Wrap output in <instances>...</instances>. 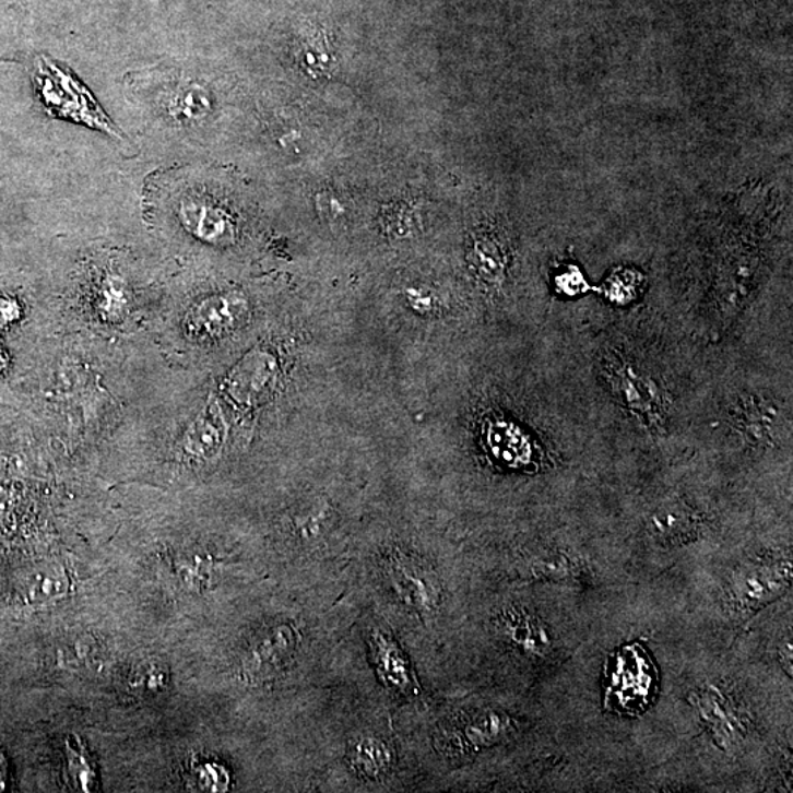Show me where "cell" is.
I'll return each instance as SVG.
<instances>
[{"label": "cell", "mask_w": 793, "mask_h": 793, "mask_svg": "<svg viewBox=\"0 0 793 793\" xmlns=\"http://www.w3.org/2000/svg\"><path fill=\"white\" fill-rule=\"evenodd\" d=\"M34 72L38 95L43 104L54 115L83 122L85 126L97 128L117 134L114 123L106 117L104 109L97 105L91 92L75 79L71 72L62 70L57 63L46 58H38Z\"/></svg>", "instance_id": "obj_1"}, {"label": "cell", "mask_w": 793, "mask_h": 793, "mask_svg": "<svg viewBox=\"0 0 793 793\" xmlns=\"http://www.w3.org/2000/svg\"><path fill=\"white\" fill-rule=\"evenodd\" d=\"M300 646L301 634L293 622L279 620L262 626L242 648V677L251 684L275 679L292 666Z\"/></svg>", "instance_id": "obj_2"}, {"label": "cell", "mask_w": 793, "mask_h": 793, "mask_svg": "<svg viewBox=\"0 0 793 793\" xmlns=\"http://www.w3.org/2000/svg\"><path fill=\"white\" fill-rule=\"evenodd\" d=\"M383 575L397 600L419 613H433L441 601V582L433 565L419 557L394 552L383 561Z\"/></svg>", "instance_id": "obj_3"}, {"label": "cell", "mask_w": 793, "mask_h": 793, "mask_svg": "<svg viewBox=\"0 0 793 793\" xmlns=\"http://www.w3.org/2000/svg\"><path fill=\"white\" fill-rule=\"evenodd\" d=\"M247 312L249 306L241 294H215L190 307L182 321V330L194 340L217 339L236 330L245 321Z\"/></svg>", "instance_id": "obj_4"}, {"label": "cell", "mask_w": 793, "mask_h": 793, "mask_svg": "<svg viewBox=\"0 0 793 793\" xmlns=\"http://www.w3.org/2000/svg\"><path fill=\"white\" fill-rule=\"evenodd\" d=\"M608 381L614 392L622 397L625 406L637 413L648 424H660L663 416V400L650 379L626 362H608Z\"/></svg>", "instance_id": "obj_5"}, {"label": "cell", "mask_w": 793, "mask_h": 793, "mask_svg": "<svg viewBox=\"0 0 793 793\" xmlns=\"http://www.w3.org/2000/svg\"><path fill=\"white\" fill-rule=\"evenodd\" d=\"M177 215L187 233L209 245H229L236 238L232 217L209 200L182 199Z\"/></svg>", "instance_id": "obj_6"}, {"label": "cell", "mask_w": 793, "mask_h": 793, "mask_svg": "<svg viewBox=\"0 0 793 793\" xmlns=\"http://www.w3.org/2000/svg\"><path fill=\"white\" fill-rule=\"evenodd\" d=\"M225 441V425L220 406L215 400H209L202 411L187 425L181 437L182 454L191 460L206 462L215 459L223 450Z\"/></svg>", "instance_id": "obj_7"}, {"label": "cell", "mask_w": 793, "mask_h": 793, "mask_svg": "<svg viewBox=\"0 0 793 793\" xmlns=\"http://www.w3.org/2000/svg\"><path fill=\"white\" fill-rule=\"evenodd\" d=\"M71 590L70 573L61 563L33 567L25 571L15 587L16 596L29 605L52 604L70 595Z\"/></svg>", "instance_id": "obj_8"}, {"label": "cell", "mask_w": 793, "mask_h": 793, "mask_svg": "<svg viewBox=\"0 0 793 793\" xmlns=\"http://www.w3.org/2000/svg\"><path fill=\"white\" fill-rule=\"evenodd\" d=\"M370 650H372L375 667L382 677L383 684L404 695L419 693L411 661L390 635L382 630H375L370 637Z\"/></svg>", "instance_id": "obj_9"}, {"label": "cell", "mask_w": 793, "mask_h": 793, "mask_svg": "<svg viewBox=\"0 0 793 793\" xmlns=\"http://www.w3.org/2000/svg\"><path fill=\"white\" fill-rule=\"evenodd\" d=\"M272 360L263 353H251L234 370L227 390L238 402L249 403L268 390L272 377Z\"/></svg>", "instance_id": "obj_10"}, {"label": "cell", "mask_w": 793, "mask_h": 793, "mask_svg": "<svg viewBox=\"0 0 793 793\" xmlns=\"http://www.w3.org/2000/svg\"><path fill=\"white\" fill-rule=\"evenodd\" d=\"M347 761L360 778L374 780L391 770L394 754L382 737L365 735L348 745Z\"/></svg>", "instance_id": "obj_11"}, {"label": "cell", "mask_w": 793, "mask_h": 793, "mask_svg": "<svg viewBox=\"0 0 793 793\" xmlns=\"http://www.w3.org/2000/svg\"><path fill=\"white\" fill-rule=\"evenodd\" d=\"M66 751L67 773L75 791L84 793L97 791L99 779L95 761L79 736L68 737Z\"/></svg>", "instance_id": "obj_12"}, {"label": "cell", "mask_w": 793, "mask_h": 793, "mask_svg": "<svg viewBox=\"0 0 793 793\" xmlns=\"http://www.w3.org/2000/svg\"><path fill=\"white\" fill-rule=\"evenodd\" d=\"M211 110V96L199 84H189L175 93L169 102V114L175 121L193 123L203 119Z\"/></svg>", "instance_id": "obj_13"}, {"label": "cell", "mask_w": 793, "mask_h": 793, "mask_svg": "<svg viewBox=\"0 0 793 793\" xmlns=\"http://www.w3.org/2000/svg\"><path fill=\"white\" fill-rule=\"evenodd\" d=\"M502 630L514 646L528 652H540L544 646L543 630L524 613L511 612L502 619Z\"/></svg>", "instance_id": "obj_14"}, {"label": "cell", "mask_w": 793, "mask_h": 793, "mask_svg": "<svg viewBox=\"0 0 793 793\" xmlns=\"http://www.w3.org/2000/svg\"><path fill=\"white\" fill-rule=\"evenodd\" d=\"M331 526L330 507L322 505H312V509L296 516L294 520V535L301 544L317 545L319 541L326 538Z\"/></svg>", "instance_id": "obj_15"}, {"label": "cell", "mask_w": 793, "mask_h": 793, "mask_svg": "<svg viewBox=\"0 0 793 793\" xmlns=\"http://www.w3.org/2000/svg\"><path fill=\"white\" fill-rule=\"evenodd\" d=\"M170 682L169 668L161 661H144L139 664L128 677V685L132 693L140 695H157L168 688Z\"/></svg>", "instance_id": "obj_16"}, {"label": "cell", "mask_w": 793, "mask_h": 793, "mask_svg": "<svg viewBox=\"0 0 793 793\" xmlns=\"http://www.w3.org/2000/svg\"><path fill=\"white\" fill-rule=\"evenodd\" d=\"M97 305H99L102 317L108 321L122 319L128 306L127 287L122 279L117 275L106 276L99 287Z\"/></svg>", "instance_id": "obj_17"}, {"label": "cell", "mask_w": 793, "mask_h": 793, "mask_svg": "<svg viewBox=\"0 0 793 793\" xmlns=\"http://www.w3.org/2000/svg\"><path fill=\"white\" fill-rule=\"evenodd\" d=\"M774 419L773 407L762 403H746L744 413L739 415V426L746 437L766 441L773 433Z\"/></svg>", "instance_id": "obj_18"}, {"label": "cell", "mask_w": 793, "mask_h": 793, "mask_svg": "<svg viewBox=\"0 0 793 793\" xmlns=\"http://www.w3.org/2000/svg\"><path fill=\"white\" fill-rule=\"evenodd\" d=\"M489 442L506 445L501 458L507 462H523V460H526L528 454H531V449H528V439L520 434L519 429L510 425L493 426V429L489 430Z\"/></svg>", "instance_id": "obj_19"}, {"label": "cell", "mask_w": 793, "mask_h": 793, "mask_svg": "<svg viewBox=\"0 0 793 793\" xmlns=\"http://www.w3.org/2000/svg\"><path fill=\"white\" fill-rule=\"evenodd\" d=\"M194 784L203 792H225L232 784L227 767L217 761H202L193 769Z\"/></svg>", "instance_id": "obj_20"}, {"label": "cell", "mask_w": 793, "mask_h": 793, "mask_svg": "<svg viewBox=\"0 0 793 793\" xmlns=\"http://www.w3.org/2000/svg\"><path fill=\"white\" fill-rule=\"evenodd\" d=\"M460 729H462L460 735L467 737L469 744L484 745L489 744L498 733L505 732V720L493 714L481 715L469 720Z\"/></svg>", "instance_id": "obj_21"}, {"label": "cell", "mask_w": 793, "mask_h": 793, "mask_svg": "<svg viewBox=\"0 0 793 793\" xmlns=\"http://www.w3.org/2000/svg\"><path fill=\"white\" fill-rule=\"evenodd\" d=\"M654 529L663 535H677L679 532L688 531L690 528V518L679 507H666V509L656 511L654 519Z\"/></svg>", "instance_id": "obj_22"}, {"label": "cell", "mask_w": 793, "mask_h": 793, "mask_svg": "<svg viewBox=\"0 0 793 793\" xmlns=\"http://www.w3.org/2000/svg\"><path fill=\"white\" fill-rule=\"evenodd\" d=\"M639 280L634 272L625 271L620 275H614L608 281V287L605 289L609 300L626 305L632 300L635 292H637Z\"/></svg>", "instance_id": "obj_23"}, {"label": "cell", "mask_w": 793, "mask_h": 793, "mask_svg": "<svg viewBox=\"0 0 793 793\" xmlns=\"http://www.w3.org/2000/svg\"><path fill=\"white\" fill-rule=\"evenodd\" d=\"M557 284L563 289V293L570 294V296L583 293V289L587 287L585 281H583L578 270L565 272V274L558 276Z\"/></svg>", "instance_id": "obj_24"}, {"label": "cell", "mask_w": 793, "mask_h": 793, "mask_svg": "<svg viewBox=\"0 0 793 793\" xmlns=\"http://www.w3.org/2000/svg\"><path fill=\"white\" fill-rule=\"evenodd\" d=\"M20 318V306L11 298H0V326L15 322Z\"/></svg>", "instance_id": "obj_25"}, {"label": "cell", "mask_w": 793, "mask_h": 793, "mask_svg": "<svg viewBox=\"0 0 793 793\" xmlns=\"http://www.w3.org/2000/svg\"><path fill=\"white\" fill-rule=\"evenodd\" d=\"M15 498L10 489L0 485V524H5L14 510Z\"/></svg>", "instance_id": "obj_26"}, {"label": "cell", "mask_w": 793, "mask_h": 793, "mask_svg": "<svg viewBox=\"0 0 793 793\" xmlns=\"http://www.w3.org/2000/svg\"><path fill=\"white\" fill-rule=\"evenodd\" d=\"M8 774H10V770H8L7 758L0 753V792L5 791L8 786Z\"/></svg>", "instance_id": "obj_27"}, {"label": "cell", "mask_w": 793, "mask_h": 793, "mask_svg": "<svg viewBox=\"0 0 793 793\" xmlns=\"http://www.w3.org/2000/svg\"><path fill=\"white\" fill-rule=\"evenodd\" d=\"M8 368V356L5 353V350L0 347V374L3 372V370H7Z\"/></svg>", "instance_id": "obj_28"}]
</instances>
